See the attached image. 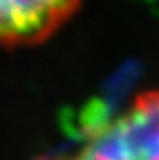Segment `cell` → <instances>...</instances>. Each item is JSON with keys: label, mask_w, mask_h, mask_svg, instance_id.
I'll use <instances>...</instances> for the list:
<instances>
[{"label": "cell", "mask_w": 159, "mask_h": 160, "mask_svg": "<svg viewBox=\"0 0 159 160\" xmlns=\"http://www.w3.org/2000/svg\"><path fill=\"white\" fill-rule=\"evenodd\" d=\"M41 160H159V90H146L91 129L69 157Z\"/></svg>", "instance_id": "1"}, {"label": "cell", "mask_w": 159, "mask_h": 160, "mask_svg": "<svg viewBox=\"0 0 159 160\" xmlns=\"http://www.w3.org/2000/svg\"><path fill=\"white\" fill-rule=\"evenodd\" d=\"M81 0H0V46H37L78 13Z\"/></svg>", "instance_id": "2"}]
</instances>
